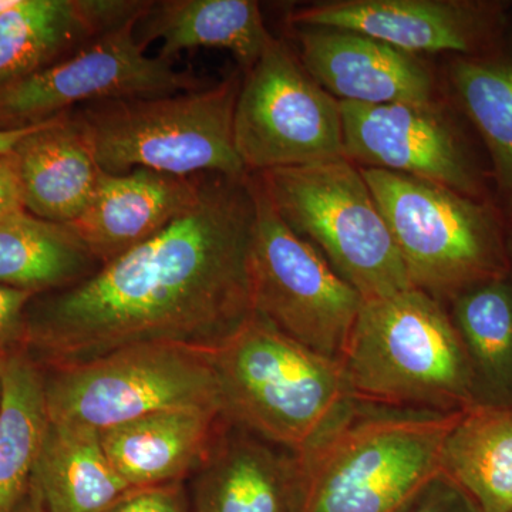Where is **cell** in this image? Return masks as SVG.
<instances>
[{"instance_id":"f1b7e54d","label":"cell","mask_w":512,"mask_h":512,"mask_svg":"<svg viewBox=\"0 0 512 512\" xmlns=\"http://www.w3.org/2000/svg\"><path fill=\"white\" fill-rule=\"evenodd\" d=\"M403 512H483L454 481L441 474Z\"/></svg>"},{"instance_id":"603a6c76","label":"cell","mask_w":512,"mask_h":512,"mask_svg":"<svg viewBox=\"0 0 512 512\" xmlns=\"http://www.w3.org/2000/svg\"><path fill=\"white\" fill-rule=\"evenodd\" d=\"M101 266L69 224L22 210L0 220V286L32 293L62 291Z\"/></svg>"},{"instance_id":"ba28073f","label":"cell","mask_w":512,"mask_h":512,"mask_svg":"<svg viewBox=\"0 0 512 512\" xmlns=\"http://www.w3.org/2000/svg\"><path fill=\"white\" fill-rule=\"evenodd\" d=\"M212 350L144 343L52 367L46 377L50 421L104 431L167 409L222 410Z\"/></svg>"},{"instance_id":"4fadbf2b","label":"cell","mask_w":512,"mask_h":512,"mask_svg":"<svg viewBox=\"0 0 512 512\" xmlns=\"http://www.w3.org/2000/svg\"><path fill=\"white\" fill-rule=\"evenodd\" d=\"M289 22L350 30L410 55L454 52L473 57L493 43L501 8L467 0H339L298 10Z\"/></svg>"},{"instance_id":"e0dca14e","label":"cell","mask_w":512,"mask_h":512,"mask_svg":"<svg viewBox=\"0 0 512 512\" xmlns=\"http://www.w3.org/2000/svg\"><path fill=\"white\" fill-rule=\"evenodd\" d=\"M228 426L221 410L185 407L146 414L99 434L121 480L143 488L181 483L197 473Z\"/></svg>"},{"instance_id":"d6986e66","label":"cell","mask_w":512,"mask_h":512,"mask_svg":"<svg viewBox=\"0 0 512 512\" xmlns=\"http://www.w3.org/2000/svg\"><path fill=\"white\" fill-rule=\"evenodd\" d=\"M197 474L191 512L298 511L295 457L248 431L225 430Z\"/></svg>"},{"instance_id":"30bf717a","label":"cell","mask_w":512,"mask_h":512,"mask_svg":"<svg viewBox=\"0 0 512 512\" xmlns=\"http://www.w3.org/2000/svg\"><path fill=\"white\" fill-rule=\"evenodd\" d=\"M234 140L248 173L345 158L339 100L274 36L242 79Z\"/></svg>"},{"instance_id":"7402d4cb","label":"cell","mask_w":512,"mask_h":512,"mask_svg":"<svg viewBox=\"0 0 512 512\" xmlns=\"http://www.w3.org/2000/svg\"><path fill=\"white\" fill-rule=\"evenodd\" d=\"M32 487L47 512H103L130 490L86 427L49 421Z\"/></svg>"},{"instance_id":"1f68e13d","label":"cell","mask_w":512,"mask_h":512,"mask_svg":"<svg viewBox=\"0 0 512 512\" xmlns=\"http://www.w3.org/2000/svg\"><path fill=\"white\" fill-rule=\"evenodd\" d=\"M15 512H47L45 504H43L42 498L37 494L35 488L30 484V490L26 495L25 500L19 505L18 510Z\"/></svg>"},{"instance_id":"cb8c5ba5","label":"cell","mask_w":512,"mask_h":512,"mask_svg":"<svg viewBox=\"0 0 512 512\" xmlns=\"http://www.w3.org/2000/svg\"><path fill=\"white\" fill-rule=\"evenodd\" d=\"M443 474L483 512H512V407L463 410L444 446Z\"/></svg>"},{"instance_id":"6da1fadb","label":"cell","mask_w":512,"mask_h":512,"mask_svg":"<svg viewBox=\"0 0 512 512\" xmlns=\"http://www.w3.org/2000/svg\"><path fill=\"white\" fill-rule=\"evenodd\" d=\"M251 173L202 174L197 200L79 284L30 302L25 348L52 367L127 346L215 349L252 315Z\"/></svg>"},{"instance_id":"5bb4252c","label":"cell","mask_w":512,"mask_h":512,"mask_svg":"<svg viewBox=\"0 0 512 512\" xmlns=\"http://www.w3.org/2000/svg\"><path fill=\"white\" fill-rule=\"evenodd\" d=\"M293 28L303 69L336 100L433 104V76L414 55L350 30Z\"/></svg>"},{"instance_id":"3957f363","label":"cell","mask_w":512,"mask_h":512,"mask_svg":"<svg viewBox=\"0 0 512 512\" xmlns=\"http://www.w3.org/2000/svg\"><path fill=\"white\" fill-rule=\"evenodd\" d=\"M339 363L352 402L444 414L477 406L453 318L420 289L363 302Z\"/></svg>"},{"instance_id":"277c9868","label":"cell","mask_w":512,"mask_h":512,"mask_svg":"<svg viewBox=\"0 0 512 512\" xmlns=\"http://www.w3.org/2000/svg\"><path fill=\"white\" fill-rule=\"evenodd\" d=\"M212 356L225 419L292 454L311 446L352 402L338 360L255 315Z\"/></svg>"},{"instance_id":"8992f818","label":"cell","mask_w":512,"mask_h":512,"mask_svg":"<svg viewBox=\"0 0 512 512\" xmlns=\"http://www.w3.org/2000/svg\"><path fill=\"white\" fill-rule=\"evenodd\" d=\"M416 289L443 303L485 282L510 276V255L497 212L412 175L360 168Z\"/></svg>"},{"instance_id":"5b68a950","label":"cell","mask_w":512,"mask_h":512,"mask_svg":"<svg viewBox=\"0 0 512 512\" xmlns=\"http://www.w3.org/2000/svg\"><path fill=\"white\" fill-rule=\"evenodd\" d=\"M241 83L234 73L215 86L188 92L84 104L72 116L104 173L147 168L177 177H241L249 174L234 140Z\"/></svg>"},{"instance_id":"9a60e30c","label":"cell","mask_w":512,"mask_h":512,"mask_svg":"<svg viewBox=\"0 0 512 512\" xmlns=\"http://www.w3.org/2000/svg\"><path fill=\"white\" fill-rule=\"evenodd\" d=\"M201 175L177 177L147 168L101 174L92 200L69 224L101 265L154 237L197 200Z\"/></svg>"},{"instance_id":"f546056e","label":"cell","mask_w":512,"mask_h":512,"mask_svg":"<svg viewBox=\"0 0 512 512\" xmlns=\"http://www.w3.org/2000/svg\"><path fill=\"white\" fill-rule=\"evenodd\" d=\"M25 210L20 191L18 167L12 153L0 156V220Z\"/></svg>"},{"instance_id":"2e32d148","label":"cell","mask_w":512,"mask_h":512,"mask_svg":"<svg viewBox=\"0 0 512 512\" xmlns=\"http://www.w3.org/2000/svg\"><path fill=\"white\" fill-rule=\"evenodd\" d=\"M150 6L146 0H19L0 16V84L59 62Z\"/></svg>"},{"instance_id":"9c48e42d","label":"cell","mask_w":512,"mask_h":512,"mask_svg":"<svg viewBox=\"0 0 512 512\" xmlns=\"http://www.w3.org/2000/svg\"><path fill=\"white\" fill-rule=\"evenodd\" d=\"M251 177L256 204L249 258L252 312L306 348L339 362L365 299L285 224L258 175Z\"/></svg>"},{"instance_id":"d6a6232c","label":"cell","mask_w":512,"mask_h":512,"mask_svg":"<svg viewBox=\"0 0 512 512\" xmlns=\"http://www.w3.org/2000/svg\"><path fill=\"white\" fill-rule=\"evenodd\" d=\"M19 0H0V16L8 12L13 6L18 5Z\"/></svg>"},{"instance_id":"83f0119b","label":"cell","mask_w":512,"mask_h":512,"mask_svg":"<svg viewBox=\"0 0 512 512\" xmlns=\"http://www.w3.org/2000/svg\"><path fill=\"white\" fill-rule=\"evenodd\" d=\"M35 293L0 286V359L25 348L26 312Z\"/></svg>"},{"instance_id":"836d02e7","label":"cell","mask_w":512,"mask_h":512,"mask_svg":"<svg viewBox=\"0 0 512 512\" xmlns=\"http://www.w3.org/2000/svg\"><path fill=\"white\" fill-rule=\"evenodd\" d=\"M510 208H511V218H512V192H510Z\"/></svg>"},{"instance_id":"8fae6325","label":"cell","mask_w":512,"mask_h":512,"mask_svg":"<svg viewBox=\"0 0 512 512\" xmlns=\"http://www.w3.org/2000/svg\"><path fill=\"white\" fill-rule=\"evenodd\" d=\"M143 16L39 72L0 84V130L45 123L96 101L201 89L191 74L178 72L158 56H147L137 36Z\"/></svg>"},{"instance_id":"ffe728a7","label":"cell","mask_w":512,"mask_h":512,"mask_svg":"<svg viewBox=\"0 0 512 512\" xmlns=\"http://www.w3.org/2000/svg\"><path fill=\"white\" fill-rule=\"evenodd\" d=\"M137 36L146 47L161 40L158 57L167 62L197 47L227 49L247 72L272 35L254 0H164L151 3Z\"/></svg>"},{"instance_id":"52a82bcc","label":"cell","mask_w":512,"mask_h":512,"mask_svg":"<svg viewBox=\"0 0 512 512\" xmlns=\"http://www.w3.org/2000/svg\"><path fill=\"white\" fill-rule=\"evenodd\" d=\"M255 174L285 224L365 301L414 288L357 165L338 158Z\"/></svg>"},{"instance_id":"4dcf8cb0","label":"cell","mask_w":512,"mask_h":512,"mask_svg":"<svg viewBox=\"0 0 512 512\" xmlns=\"http://www.w3.org/2000/svg\"><path fill=\"white\" fill-rule=\"evenodd\" d=\"M45 123L35 124V126L15 128V130H0V156L12 153V151L18 147V144L23 140V138L28 137L29 134H32L33 131H36L37 128L42 127Z\"/></svg>"},{"instance_id":"7c38bea8","label":"cell","mask_w":512,"mask_h":512,"mask_svg":"<svg viewBox=\"0 0 512 512\" xmlns=\"http://www.w3.org/2000/svg\"><path fill=\"white\" fill-rule=\"evenodd\" d=\"M339 103L350 163L412 175L468 197L483 195L476 165L434 104Z\"/></svg>"},{"instance_id":"44dd1931","label":"cell","mask_w":512,"mask_h":512,"mask_svg":"<svg viewBox=\"0 0 512 512\" xmlns=\"http://www.w3.org/2000/svg\"><path fill=\"white\" fill-rule=\"evenodd\" d=\"M46 376L25 349L0 359V512L25 500L47 427Z\"/></svg>"},{"instance_id":"7a4b0ae2","label":"cell","mask_w":512,"mask_h":512,"mask_svg":"<svg viewBox=\"0 0 512 512\" xmlns=\"http://www.w3.org/2000/svg\"><path fill=\"white\" fill-rule=\"evenodd\" d=\"M461 412L349 402L311 446L293 454L296 512H403L443 474L444 446Z\"/></svg>"},{"instance_id":"d4e9b609","label":"cell","mask_w":512,"mask_h":512,"mask_svg":"<svg viewBox=\"0 0 512 512\" xmlns=\"http://www.w3.org/2000/svg\"><path fill=\"white\" fill-rule=\"evenodd\" d=\"M451 305V318L473 370L477 404L512 407L510 276L474 286Z\"/></svg>"},{"instance_id":"484cf974","label":"cell","mask_w":512,"mask_h":512,"mask_svg":"<svg viewBox=\"0 0 512 512\" xmlns=\"http://www.w3.org/2000/svg\"><path fill=\"white\" fill-rule=\"evenodd\" d=\"M450 77L461 107L487 147L495 180L512 192V62L458 57Z\"/></svg>"},{"instance_id":"ac0fdd59","label":"cell","mask_w":512,"mask_h":512,"mask_svg":"<svg viewBox=\"0 0 512 512\" xmlns=\"http://www.w3.org/2000/svg\"><path fill=\"white\" fill-rule=\"evenodd\" d=\"M13 156L25 211L59 224H72L82 215L103 174L72 111L23 138Z\"/></svg>"},{"instance_id":"4316f807","label":"cell","mask_w":512,"mask_h":512,"mask_svg":"<svg viewBox=\"0 0 512 512\" xmlns=\"http://www.w3.org/2000/svg\"><path fill=\"white\" fill-rule=\"evenodd\" d=\"M103 512H191L183 481L130 488Z\"/></svg>"}]
</instances>
